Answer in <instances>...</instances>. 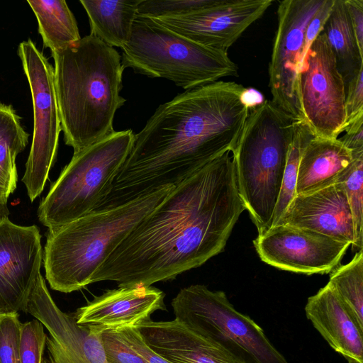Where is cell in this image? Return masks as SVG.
I'll return each instance as SVG.
<instances>
[{"instance_id":"6da1fadb","label":"cell","mask_w":363,"mask_h":363,"mask_svg":"<svg viewBox=\"0 0 363 363\" xmlns=\"http://www.w3.org/2000/svg\"><path fill=\"white\" fill-rule=\"evenodd\" d=\"M245 206L226 152L174 186L127 235L91 283L152 286L223 252Z\"/></svg>"},{"instance_id":"7a4b0ae2","label":"cell","mask_w":363,"mask_h":363,"mask_svg":"<svg viewBox=\"0 0 363 363\" xmlns=\"http://www.w3.org/2000/svg\"><path fill=\"white\" fill-rule=\"evenodd\" d=\"M246 88L218 80L161 104L135 134L110 191L95 211L117 207L165 186H176L199 169L233 152L250 108Z\"/></svg>"},{"instance_id":"3957f363","label":"cell","mask_w":363,"mask_h":363,"mask_svg":"<svg viewBox=\"0 0 363 363\" xmlns=\"http://www.w3.org/2000/svg\"><path fill=\"white\" fill-rule=\"evenodd\" d=\"M61 128L74 154L112 134L124 68L121 56L94 35L52 54Z\"/></svg>"},{"instance_id":"277c9868","label":"cell","mask_w":363,"mask_h":363,"mask_svg":"<svg viewBox=\"0 0 363 363\" xmlns=\"http://www.w3.org/2000/svg\"><path fill=\"white\" fill-rule=\"evenodd\" d=\"M174 187H160L119 206L48 229L43 259L50 287L70 293L91 284L111 253Z\"/></svg>"},{"instance_id":"5b68a950","label":"cell","mask_w":363,"mask_h":363,"mask_svg":"<svg viewBox=\"0 0 363 363\" xmlns=\"http://www.w3.org/2000/svg\"><path fill=\"white\" fill-rule=\"evenodd\" d=\"M295 122L264 100L250 108L233 152L238 191L258 235L272 226Z\"/></svg>"},{"instance_id":"8992f818","label":"cell","mask_w":363,"mask_h":363,"mask_svg":"<svg viewBox=\"0 0 363 363\" xmlns=\"http://www.w3.org/2000/svg\"><path fill=\"white\" fill-rule=\"evenodd\" d=\"M121 50L124 69L170 80L185 90L238 76V67L227 51L194 42L153 18L140 15Z\"/></svg>"},{"instance_id":"52a82bcc","label":"cell","mask_w":363,"mask_h":363,"mask_svg":"<svg viewBox=\"0 0 363 363\" xmlns=\"http://www.w3.org/2000/svg\"><path fill=\"white\" fill-rule=\"evenodd\" d=\"M134 136L130 129L114 131L74 154L38 206L41 223L52 230L94 211L110 191Z\"/></svg>"},{"instance_id":"ba28073f","label":"cell","mask_w":363,"mask_h":363,"mask_svg":"<svg viewBox=\"0 0 363 363\" xmlns=\"http://www.w3.org/2000/svg\"><path fill=\"white\" fill-rule=\"evenodd\" d=\"M171 306L176 319L241 363H287L263 330L235 310L222 291L191 285L179 291Z\"/></svg>"},{"instance_id":"9c48e42d","label":"cell","mask_w":363,"mask_h":363,"mask_svg":"<svg viewBox=\"0 0 363 363\" xmlns=\"http://www.w3.org/2000/svg\"><path fill=\"white\" fill-rule=\"evenodd\" d=\"M18 56L30 89L33 134L22 178L28 197L34 201L43 191L55 160L61 121L57 104L54 67L30 40L18 45Z\"/></svg>"},{"instance_id":"30bf717a","label":"cell","mask_w":363,"mask_h":363,"mask_svg":"<svg viewBox=\"0 0 363 363\" xmlns=\"http://www.w3.org/2000/svg\"><path fill=\"white\" fill-rule=\"evenodd\" d=\"M298 91L303 121L312 135L338 138L346 123L345 84L323 32L298 70Z\"/></svg>"},{"instance_id":"8fae6325","label":"cell","mask_w":363,"mask_h":363,"mask_svg":"<svg viewBox=\"0 0 363 363\" xmlns=\"http://www.w3.org/2000/svg\"><path fill=\"white\" fill-rule=\"evenodd\" d=\"M325 0H284L269 64L272 102L296 121H303L298 91L306 28Z\"/></svg>"},{"instance_id":"7c38bea8","label":"cell","mask_w":363,"mask_h":363,"mask_svg":"<svg viewBox=\"0 0 363 363\" xmlns=\"http://www.w3.org/2000/svg\"><path fill=\"white\" fill-rule=\"evenodd\" d=\"M253 242L260 259L267 264L308 275L331 272L351 245L286 225L272 227Z\"/></svg>"},{"instance_id":"4fadbf2b","label":"cell","mask_w":363,"mask_h":363,"mask_svg":"<svg viewBox=\"0 0 363 363\" xmlns=\"http://www.w3.org/2000/svg\"><path fill=\"white\" fill-rule=\"evenodd\" d=\"M23 312L48 330L46 347L50 363H108L102 333L78 325L73 315L61 311L41 274L32 286Z\"/></svg>"},{"instance_id":"5bb4252c","label":"cell","mask_w":363,"mask_h":363,"mask_svg":"<svg viewBox=\"0 0 363 363\" xmlns=\"http://www.w3.org/2000/svg\"><path fill=\"white\" fill-rule=\"evenodd\" d=\"M43 258L37 226L0 222V315L23 311Z\"/></svg>"},{"instance_id":"9a60e30c","label":"cell","mask_w":363,"mask_h":363,"mask_svg":"<svg viewBox=\"0 0 363 363\" xmlns=\"http://www.w3.org/2000/svg\"><path fill=\"white\" fill-rule=\"evenodd\" d=\"M272 4L271 0H217L186 15L153 19L194 42L227 51Z\"/></svg>"},{"instance_id":"2e32d148","label":"cell","mask_w":363,"mask_h":363,"mask_svg":"<svg viewBox=\"0 0 363 363\" xmlns=\"http://www.w3.org/2000/svg\"><path fill=\"white\" fill-rule=\"evenodd\" d=\"M164 293L152 286H120L107 290L73 316L79 325L99 333L137 328L157 311H166Z\"/></svg>"},{"instance_id":"e0dca14e","label":"cell","mask_w":363,"mask_h":363,"mask_svg":"<svg viewBox=\"0 0 363 363\" xmlns=\"http://www.w3.org/2000/svg\"><path fill=\"white\" fill-rule=\"evenodd\" d=\"M277 225L308 229L351 245L354 242L352 217L343 182L296 195Z\"/></svg>"},{"instance_id":"ac0fdd59","label":"cell","mask_w":363,"mask_h":363,"mask_svg":"<svg viewBox=\"0 0 363 363\" xmlns=\"http://www.w3.org/2000/svg\"><path fill=\"white\" fill-rule=\"evenodd\" d=\"M137 328L147 345L172 363H241L183 322L143 323Z\"/></svg>"},{"instance_id":"d6986e66","label":"cell","mask_w":363,"mask_h":363,"mask_svg":"<svg viewBox=\"0 0 363 363\" xmlns=\"http://www.w3.org/2000/svg\"><path fill=\"white\" fill-rule=\"evenodd\" d=\"M305 312L336 352L349 363H363V330L328 284L308 298Z\"/></svg>"},{"instance_id":"ffe728a7","label":"cell","mask_w":363,"mask_h":363,"mask_svg":"<svg viewBox=\"0 0 363 363\" xmlns=\"http://www.w3.org/2000/svg\"><path fill=\"white\" fill-rule=\"evenodd\" d=\"M362 154L353 155L339 138L327 139L313 135L301 152L296 195L342 182L355 159Z\"/></svg>"},{"instance_id":"44dd1931","label":"cell","mask_w":363,"mask_h":363,"mask_svg":"<svg viewBox=\"0 0 363 363\" xmlns=\"http://www.w3.org/2000/svg\"><path fill=\"white\" fill-rule=\"evenodd\" d=\"M142 0H80L90 24L91 35L108 45L122 48L130 40Z\"/></svg>"},{"instance_id":"7402d4cb","label":"cell","mask_w":363,"mask_h":363,"mask_svg":"<svg viewBox=\"0 0 363 363\" xmlns=\"http://www.w3.org/2000/svg\"><path fill=\"white\" fill-rule=\"evenodd\" d=\"M345 84L363 68L361 52L345 0H334L323 31Z\"/></svg>"},{"instance_id":"603a6c76","label":"cell","mask_w":363,"mask_h":363,"mask_svg":"<svg viewBox=\"0 0 363 363\" xmlns=\"http://www.w3.org/2000/svg\"><path fill=\"white\" fill-rule=\"evenodd\" d=\"M38 25L43 45L52 54L81 39L76 19L64 0L27 1Z\"/></svg>"},{"instance_id":"cb8c5ba5","label":"cell","mask_w":363,"mask_h":363,"mask_svg":"<svg viewBox=\"0 0 363 363\" xmlns=\"http://www.w3.org/2000/svg\"><path fill=\"white\" fill-rule=\"evenodd\" d=\"M28 136L11 106L0 103V192L8 196L16 188V158L26 147Z\"/></svg>"},{"instance_id":"d4e9b609","label":"cell","mask_w":363,"mask_h":363,"mask_svg":"<svg viewBox=\"0 0 363 363\" xmlns=\"http://www.w3.org/2000/svg\"><path fill=\"white\" fill-rule=\"evenodd\" d=\"M344 303L358 326L363 330V251L352 259L336 267L328 283Z\"/></svg>"},{"instance_id":"484cf974","label":"cell","mask_w":363,"mask_h":363,"mask_svg":"<svg viewBox=\"0 0 363 363\" xmlns=\"http://www.w3.org/2000/svg\"><path fill=\"white\" fill-rule=\"evenodd\" d=\"M312 136L311 132L304 121H296L281 186L273 216L272 226L277 225L287 206L296 196V184L301 152L306 143Z\"/></svg>"},{"instance_id":"4316f807","label":"cell","mask_w":363,"mask_h":363,"mask_svg":"<svg viewBox=\"0 0 363 363\" xmlns=\"http://www.w3.org/2000/svg\"><path fill=\"white\" fill-rule=\"evenodd\" d=\"M342 182L353 221L352 250L357 252L363 247V154L355 159Z\"/></svg>"},{"instance_id":"83f0119b","label":"cell","mask_w":363,"mask_h":363,"mask_svg":"<svg viewBox=\"0 0 363 363\" xmlns=\"http://www.w3.org/2000/svg\"><path fill=\"white\" fill-rule=\"evenodd\" d=\"M217 0H142L138 15L164 18L186 15L214 4Z\"/></svg>"},{"instance_id":"f1b7e54d","label":"cell","mask_w":363,"mask_h":363,"mask_svg":"<svg viewBox=\"0 0 363 363\" xmlns=\"http://www.w3.org/2000/svg\"><path fill=\"white\" fill-rule=\"evenodd\" d=\"M48 335L37 319L21 324L18 352L21 363H42Z\"/></svg>"},{"instance_id":"f546056e","label":"cell","mask_w":363,"mask_h":363,"mask_svg":"<svg viewBox=\"0 0 363 363\" xmlns=\"http://www.w3.org/2000/svg\"><path fill=\"white\" fill-rule=\"evenodd\" d=\"M346 123L344 132L363 128V68L345 85Z\"/></svg>"},{"instance_id":"4dcf8cb0","label":"cell","mask_w":363,"mask_h":363,"mask_svg":"<svg viewBox=\"0 0 363 363\" xmlns=\"http://www.w3.org/2000/svg\"><path fill=\"white\" fill-rule=\"evenodd\" d=\"M18 313L0 315V363H21Z\"/></svg>"},{"instance_id":"1f68e13d","label":"cell","mask_w":363,"mask_h":363,"mask_svg":"<svg viewBox=\"0 0 363 363\" xmlns=\"http://www.w3.org/2000/svg\"><path fill=\"white\" fill-rule=\"evenodd\" d=\"M108 363H147L123 339L118 332L106 330L101 334Z\"/></svg>"},{"instance_id":"d6a6232c","label":"cell","mask_w":363,"mask_h":363,"mask_svg":"<svg viewBox=\"0 0 363 363\" xmlns=\"http://www.w3.org/2000/svg\"><path fill=\"white\" fill-rule=\"evenodd\" d=\"M117 332L147 363H172L152 350L145 342L137 328H125Z\"/></svg>"},{"instance_id":"836d02e7","label":"cell","mask_w":363,"mask_h":363,"mask_svg":"<svg viewBox=\"0 0 363 363\" xmlns=\"http://www.w3.org/2000/svg\"><path fill=\"white\" fill-rule=\"evenodd\" d=\"M333 2L334 0H325L322 6L309 22L306 30L302 64L312 43L323 31V26L330 14Z\"/></svg>"},{"instance_id":"e575fe53","label":"cell","mask_w":363,"mask_h":363,"mask_svg":"<svg viewBox=\"0 0 363 363\" xmlns=\"http://www.w3.org/2000/svg\"><path fill=\"white\" fill-rule=\"evenodd\" d=\"M345 3L359 48L363 53V1L345 0Z\"/></svg>"},{"instance_id":"d590c367","label":"cell","mask_w":363,"mask_h":363,"mask_svg":"<svg viewBox=\"0 0 363 363\" xmlns=\"http://www.w3.org/2000/svg\"><path fill=\"white\" fill-rule=\"evenodd\" d=\"M339 139L353 155L363 152V128L354 133H345Z\"/></svg>"},{"instance_id":"8d00e7d4","label":"cell","mask_w":363,"mask_h":363,"mask_svg":"<svg viewBox=\"0 0 363 363\" xmlns=\"http://www.w3.org/2000/svg\"><path fill=\"white\" fill-rule=\"evenodd\" d=\"M245 103L252 108L263 102L262 94L253 89H246L242 95Z\"/></svg>"},{"instance_id":"74e56055","label":"cell","mask_w":363,"mask_h":363,"mask_svg":"<svg viewBox=\"0 0 363 363\" xmlns=\"http://www.w3.org/2000/svg\"><path fill=\"white\" fill-rule=\"evenodd\" d=\"M8 198L0 195V222L7 218L9 215V211L7 206Z\"/></svg>"},{"instance_id":"f35d334b","label":"cell","mask_w":363,"mask_h":363,"mask_svg":"<svg viewBox=\"0 0 363 363\" xmlns=\"http://www.w3.org/2000/svg\"><path fill=\"white\" fill-rule=\"evenodd\" d=\"M42 363H50L48 358L43 357Z\"/></svg>"}]
</instances>
